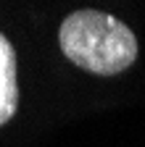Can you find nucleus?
Returning a JSON list of instances; mask_svg holds the SVG:
<instances>
[{
  "label": "nucleus",
  "mask_w": 145,
  "mask_h": 147,
  "mask_svg": "<svg viewBox=\"0 0 145 147\" xmlns=\"http://www.w3.org/2000/svg\"><path fill=\"white\" fill-rule=\"evenodd\" d=\"M58 42L74 66L98 76H114L129 68L137 58L132 29L116 16L93 8L69 13L58 29Z\"/></svg>",
  "instance_id": "f257e3e1"
},
{
  "label": "nucleus",
  "mask_w": 145,
  "mask_h": 147,
  "mask_svg": "<svg viewBox=\"0 0 145 147\" xmlns=\"http://www.w3.org/2000/svg\"><path fill=\"white\" fill-rule=\"evenodd\" d=\"M19 105V79H16V53L5 34H0V126L8 123Z\"/></svg>",
  "instance_id": "f03ea898"
}]
</instances>
